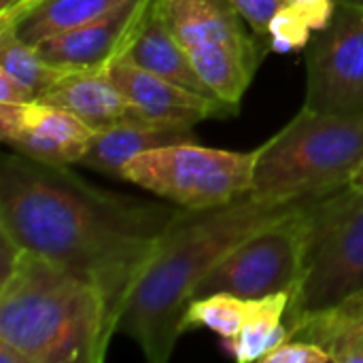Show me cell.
Masks as SVG:
<instances>
[{"label": "cell", "mask_w": 363, "mask_h": 363, "mask_svg": "<svg viewBox=\"0 0 363 363\" xmlns=\"http://www.w3.org/2000/svg\"><path fill=\"white\" fill-rule=\"evenodd\" d=\"M181 208L98 189L68 166L19 153L0 168V232L94 285L115 328Z\"/></svg>", "instance_id": "cell-1"}, {"label": "cell", "mask_w": 363, "mask_h": 363, "mask_svg": "<svg viewBox=\"0 0 363 363\" xmlns=\"http://www.w3.org/2000/svg\"><path fill=\"white\" fill-rule=\"evenodd\" d=\"M315 200L268 202L245 194L228 204L183 206L134 287L117 332L130 336L151 363H166L183 336V315L206 274L251 234L302 211Z\"/></svg>", "instance_id": "cell-2"}, {"label": "cell", "mask_w": 363, "mask_h": 363, "mask_svg": "<svg viewBox=\"0 0 363 363\" xmlns=\"http://www.w3.org/2000/svg\"><path fill=\"white\" fill-rule=\"evenodd\" d=\"M115 334L94 285L19 247L13 270L0 281V342L28 363H100Z\"/></svg>", "instance_id": "cell-3"}, {"label": "cell", "mask_w": 363, "mask_h": 363, "mask_svg": "<svg viewBox=\"0 0 363 363\" xmlns=\"http://www.w3.org/2000/svg\"><path fill=\"white\" fill-rule=\"evenodd\" d=\"M363 164V113L302 111L257 149L253 196L268 202L323 198Z\"/></svg>", "instance_id": "cell-4"}, {"label": "cell", "mask_w": 363, "mask_h": 363, "mask_svg": "<svg viewBox=\"0 0 363 363\" xmlns=\"http://www.w3.org/2000/svg\"><path fill=\"white\" fill-rule=\"evenodd\" d=\"M363 291V189L342 187L306 208L304 268L285 323Z\"/></svg>", "instance_id": "cell-5"}, {"label": "cell", "mask_w": 363, "mask_h": 363, "mask_svg": "<svg viewBox=\"0 0 363 363\" xmlns=\"http://www.w3.org/2000/svg\"><path fill=\"white\" fill-rule=\"evenodd\" d=\"M166 23L208 89L240 106L270 40L249 30L228 0H160Z\"/></svg>", "instance_id": "cell-6"}, {"label": "cell", "mask_w": 363, "mask_h": 363, "mask_svg": "<svg viewBox=\"0 0 363 363\" xmlns=\"http://www.w3.org/2000/svg\"><path fill=\"white\" fill-rule=\"evenodd\" d=\"M257 149L223 151L181 143L136 155L123 166L121 181L185 208H206L251 194Z\"/></svg>", "instance_id": "cell-7"}, {"label": "cell", "mask_w": 363, "mask_h": 363, "mask_svg": "<svg viewBox=\"0 0 363 363\" xmlns=\"http://www.w3.org/2000/svg\"><path fill=\"white\" fill-rule=\"evenodd\" d=\"M308 206L272 225L262 228L238 247H234L206 274L196 291V298L232 294L242 300H262L281 291L296 289L304 268Z\"/></svg>", "instance_id": "cell-8"}, {"label": "cell", "mask_w": 363, "mask_h": 363, "mask_svg": "<svg viewBox=\"0 0 363 363\" xmlns=\"http://www.w3.org/2000/svg\"><path fill=\"white\" fill-rule=\"evenodd\" d=\"M304 108L363 113V4L338 0L330 23L306 45Z\"/></svg>", "instance_id": "cell-9"}, {"label": "cell", "mask_w": 363, "mask_h": 363, "mask_svg": "<svg viewBox=\"0 0 363 363\" xmlns=\"http://www.w3.org/2000/svg\"><path fill=\"white\" fill-rule=\"evenodd\" d=\"M96 132L79 117L47 104L0 102V138L15 149V153L49 166L81 164L94 143Z\"/></svg>", "instance_id": "cell-10"}, {"label": "cell", "mask_w": 363, "mask_h": 363, "mask_svg": "<svg viewBox=\"0 0 363 363\" xmlns=\"http://www.w3.org/2000/svg\"><path fill=\"white\" fill-rule=\"evenodd\" d=\"M155 0H128L115 11L79 28L36 43L40 55L64 70H106L123 57Z\"/></svg>", "instance_id": "cell-11"}, {"label": "cell", "mask_w": 363, "mask_h": 363, "mask_svg": "<svg viewBox=\"0 0 363 363\" xmlns=\"http://www.w3.org/2000/svg\"><path fill=\"white\" fill-rule=\"evenodd\" d=\"M106 72L147 121L196 125L204 119H223L238 113V106L215 96L196 94L136 66L128 57L115 60Z\"/></svg>", "instance_id": "cell-12"}, {"label": "cell", "mask_w": 363, "mask_h": 363, "mask_svg": "<svg viewBox=\"0 0 363 363\" xmlns=\"http://www.w3.org/2000/svg\"><path fill=\"white\" fill-rule=\"evenodd\" d=\"M43 102L66 108L94 132L145 119L106 70H70Z\"/></svg>", "instance_id": "cell-13"}, {"label": "cell", "mask_w": 363, "mask_h": 363, "mask_svg": "<svg viewBox=\"0 0 363 363\" xmlns=\"http://www.w3.org/2000/svg\"><path fill=\"white\" fill-rule=\"evenodd\" d=\"M181 143H198L194 125L155 123L147 119L123 121L104 132H96L89 151L81 160V166L113 179H121L123 166L136 155Z\"/></svg>", "instance_id": "cell-14"}, {"label": "cell", "mask_w": 363, "mask_h": 363, "mask_svg": "<svg viewBox=\"0 0 363 363\" xmlns=\"http://www.w3.org/2000/svg\"><path fill=\"white\" fill-rule=\"evenodd\" d=\"M287 328L289 340H308L321 347L332 363H363V291L306 313Z\"/></svg>", "instance_id": "cell-15"}, {"label": "cell", "mask_w": 363, "mask_h": 363, "mask_svg": "<svg viewBox=\"0 0 363 363\" xmlns=\"http://www.w3.org/2000/svg\"><path fill=\"white\" fill-rule=\"evenodd\" d=\"M136 66L160 74L177 85H183L202 96H215L208 85L200 79L198 70L194 68L187 51L172 34L170 26L164 19L160 9V0L153 2L151 11L147 13L136 38L132 40L128 53L123 55ZM217 98V96H215Z\"/></svg>", "instance_id": "cell-16"}, {"label": "cell", "mask_w": 363, "mask_h": 363, "mask_svg": "<svg viewBox=\"0 0 363 363\" xmlns=\"http://www.w3.org/2000/svg\"><path fill=\"white\" fill-rule=\"evenodd\" d=\"M294 291H281L262 300H251L249 317L242 330L223 338V349L240 363L259 362L268 351L289 340V328L285 323V315Z\"/></svg>", "instance_id": "cell-17"}, {"label": "cell", "mask_w": 363, "mask_h": 363, "mask_svg": "<svg viewBox=\"0 0 363 363\" xmlns=\"http://www.w3.org/2000/svg\"><path fill=\"white\" fill-rule=\"evenodd\" d=\"M123 2L128 0H38L4 28H11L21 40L36 45L47 36L89 23L115 11Z\"/></svg>", "instance_id": "cell-18"}, {"label": "cell", "mask_w": 363, "mask_h": 363, "mask_svg": "<svg viewBox=\"0 0 363 363\" xmlns=\"http://www.w3.org/2000/svg\"><path fill=\"white\" fill-rule=\"evenodd\" d=\"M0 72L13 79L30 102L43 100L70 70L49 64L40 51L11 28H0Z\"/></svg>", "instance_id": "cell-19"}, {"label": "cell", "mask_w": 363, "mask_h": 363, "mask_svg": "<svg viewBox=\"0 0 363 363\" xmlns=\"http://www.w3.org/2000/svg\"><path fill=\"white\" fill-rule=\"evenodd\" d=\"M251 300H242L232 294H213L204 298L191 300L187 313L183 315V334L194 328H206L223 338L236 336L247 317H249Z\"/></svg>", "instance_id": "cell-20"}, {"label": "cell", "mask_w": 363, "mask_h": 363, "mask_svg": "<svg viewBox=\"0 0 363 363\" xmlns=\"http://www.w3.org/2000/svg\"><path fill=\"white\" fill-rule=\"evenodd\" d=\"M268 38H270L272 51L277 53L306 49V45L313 38V30L304 23V19L294 9V0L289 6H285L272 17L270 28H268Z\"/></svg>", "instance_id": "cell-21"}, {"label": "cell", "mask_w": 363, "mask_h": 363, "mask_svg": "<svg viewBox=\"0 0 363 363\" xmlns=\"http://www.w3.org/2000/svg\"><path fill=\"white\" fill-rule=\"evenodd\" d=\"M228 2L242 15L247 26L264 38H268V28L272 17L291 4V0H228Z\"/></svg>", "instance_id": "cell-22"}, {"label": "cell", "mask_w": 363, "mask_h": 363, "mask_svg": "<svg viewBox=\"0 0 363 363\" xmlns=\"http://www.w3.org/2000/svg\"><path fill=\"white\" fill-rule=\"evenodd\" d=\"M262 363H332L330 355L308 342V340H285L283 345L274 347L272 351H268L262 359Z\"/></svg>", "instance_id": "cell-23"}, {"label": "cell", "mask_w": 363, "mask_h": 363, "mask_svg": "<svg viewBox=\"0 0 363 363\" xmlns=\"http://www.w3.org/2000/svg\"><path fill=\"white\" fill-rule=\"evenodd\" d=\"M336 2L338 0H294V9L304 19V23L313 32H317L330 23L332 15L336 11Z\"/></svg>", "instance_id": "cell-24"}, {"label": "cell", "mask_w": 363, "mask_h": 363, "mask_svg": "<svg viewBox=\"0 0 363 363\" xmlns=\"http://www.w3.org/2000/svg\"><path fill=\"white\" fill-rule=\"evenodd\" d=\"M38 0H0V28L11 26L17 17H21Z\"/></svg>", "instance_id": "cell-25"}, {"label": "cell", "mask_w": 363, "mask_h": 363, "mask_svg": "<svg viewBox=\"0 0 363 363\" xmlns=\"http://www.w3.org/2000/svg\"><path fill=\"white\" fill-rule=\"evenodd\" d=\"M0 363H28V359L17 349L0 342Z\"/></svg>", "instance_id": "cell-26"}, {"label": "cell", "mask_w": 363, "mask_h": 363, "mask_svg": "<svg viewBox=\"0 0 363 363\" xmlns=\"http://www.w3.org/2000/svg\"><path fill=\"white\" fill-rule=\"evenodd\" d=\"M349 187H353V189H363V164H362V168L355 172V177L351 179Z\"/></svg>", "instance_id": "cell-27"}, {"label": "cell", "mask_w": 363, "mask_h": 363, "mask_svg": "<svg viewBox=\"0 0 363 363\" xmlns=\"http://www.w3.org/2000/svg\"><path fill=\"white\" fill-rule=\"evenodd\" d=\"M353 2H362V4H363V0H353Z\"/></svg>", "instance_id": "cell-28"}]
</instances>
